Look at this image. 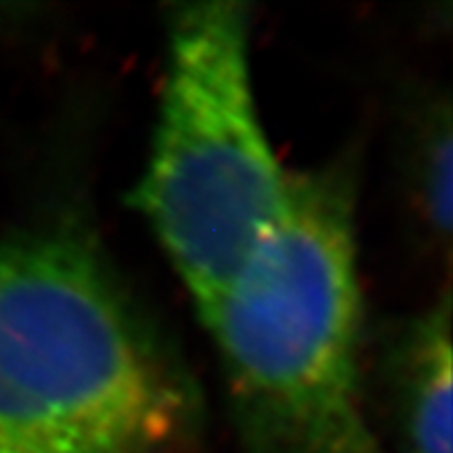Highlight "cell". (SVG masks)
<instances>
[{"mask_svg": "<svg viewBox=\"0 0 453 453\" xmlns=\"http://www.w3.org/2000/svg\"><path fill=\"white\" fill-rule=\"evenodd\" d=\"M197 403L97 248L0 241V453H180Z\"/></svg>", "mask_w": 453, "mask_h": 453, "instance_id": "cell-1", "label": "cell"}, {"mask_svg": "<svg viewBox=\"0 0 453 453\" xmlns=\"http://www.w3.org/2000/svg\"><path fill=\"white\" fill-rule=\"evenodd\" d=\"M357 169L289 173L287 202L203 324L250 453H388L361 394Z\"/></svg>", "mask_w": 453, "mask_h": 453, "instance_id": "cell-2", "label": "cell"}, {"mask_svg": "<svg viewBox=\"0 0 453 453\" xmlns=\"http://www.w3.org/2000/svg\"><path fill=\"white\" fill-rule=\"evenodd\" d=\"M289 173L269 142L243 3L173 7L153 146L134 202L202 319L282 213Z\"/></svg>", "mask_w": 453, "mask_h": 453, "instance_id": "cell-3", "label": "cell"}, {"mask_svg": "<svg viewBox=\"0 0 453 453\" xmlns=\"http://www.w3.org/2000/svg\"><path fill=\"white\" fill-rule=\"evenodd\" d=\"M451 296L400 328L388 349L398 453H451Z\"/></svg>", "mask_w": 453, "mask_h": 453, "instance_id": "cell-4", "label": "cell"}, {"mask_svg": "<svg viewBox=\"0 0 453 453\" xmlns=\"http://www.w3.org/2000/svg\"><path fill=\"white\" fill-rule=\"evenodd\" d=\"M417 130L410 185L418 220L449 250L453 229V130L449 102L426 109Z\"/></svg>", "mask_w": 453, "mask_h": 453, "instance_id": "cell-5", "label": "cell"}]
</instances>
